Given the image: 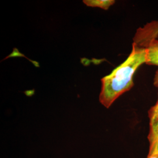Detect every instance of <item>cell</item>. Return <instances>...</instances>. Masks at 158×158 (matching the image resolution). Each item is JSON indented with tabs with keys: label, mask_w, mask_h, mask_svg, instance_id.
Masks as SVG:
<instances>
[{
	"label": "cell",
	"mask_w": 158,
	"mask_h": 158,
	"mask_svg": "<svg viewBox=\"0 0 158 158\" xmlns=\"http://www.w3.org/2000/svg\"><path fill=\"white\" fill-rule=\"evenodd\" d=\"M146 60L145 48L133 43L132 51L126 60L101 80L99 100L105 107H110L119 97L132 88L134 75L142 64L146 63Z\"/></svg>",
	"instance_id": "cell-1"
},
{
	"label": "cell",
	"mask_w": 158,
	"mask_h": 158,
	"mask_svg": "<svg viewBox=\"0 0 158 158\" xmlns=\"http://www.w3.org/2000/svg\"><path fill=\"white\" fill-rule=\"evenodd\" d=\"M149 130L148 139L149 149L148 156L158 153V99L156 104L148 111Z\"/></svg>",
	"instance_id": "cell-2"
},
{
	"label": "cell",
	"mask_w": 158,
	"mask_h": 158,
	"mask_svg": "<svg viewBox=\"0 0 158 158\" xmlns=\"http://www.w3.org/2000/svg\"><path fill=\"white\" fill-rule=\"evenodd\" d=\"M158 20L147 23L136 31L133 38L134 44L143 48H146L153 40L158 39Z\"/></svg>",
	"instance_id": "cell-3"
},
{
	"label": "cell",
	"mask_w": 158,
	"mask_h": 158,
	"mask_svg": "<svg viewBox=\"0 0 158 158\" xmlns=\"http://www.w3.org/2000/svg\"><path fill=\"white\" fill-rule=\"evenodd\" d=\"M147 53L146 63L148 65L158 66V40H153L145 48Z\"/></svg>",
	"instance_id": "cell-4"
},
{
	"label": "cell",
	"mask_w": 158,
	"mask_h": 158,
	"mask_svg": "<svg viewBox=\"0 0 158 158\" xmlns=\"http://www.w3.org/2000/svg\"><path fill=\"white\" fill-rule=\"evenodd\" d=\"M83 2L88 6L97 7L107 10L115 1L114 0H84Z\"/></svg>",
	"instance_id": "cell-5"
},
{
	"label": "cell",
	"mask_w": 158,
	"mask_h": 158,
	"mask_svg": "<svg viewBox=\"0 0 158 158\" xmlns=\"http://www.w3.org/2000/svg\"><path fill=\"white\" fill-rule=\"evenodd\" d=\"M153 85L156 87H158V70L156 72L153 78Z\"/></svg>",
	"instance_id": "cell-6"
},
{
	"label": "cell",
	"mask_w": 158,
	"mask_h": 158,
	"mask_svg": "<svg viewBox=\"0 0 158 158\" xmlns=\"http://www.w3.org/2000/svg\"><path fill=\"white\" fill-rule=\"evenodd\" d=\"M147 158H158V153L154 154L151 156H148Z\"/></svg>",
	"instance_id": "cell-7"
}]
</instances>
